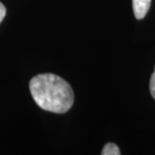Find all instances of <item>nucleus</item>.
<instances>
[{"label": "nucleus", "mask_w": 155, "mask_h": 155, "mask_svg": "<svg viewBox=\"0 0 155 155\" xmlns=\"http://www.w3.org/2000/svg\"><path fill=\"white\" fill-rule=\"evenodd\" d=\"M33 100L51 113H67L74 105V91L67 81L54 74H39L29 82Z\"/></svg>", "instance_id": "obj_1"}, {"label": "nucleus", "mask_w": 155, "mask_h": 155, "mask_svg": "<svg viewBox=\"0 0 155 155\" xmlns=\"http://www.w3.org/2000/svg\"><path fill=\"white\" fill-rule=\"evenodd\" d=\"M133 11L137 19H143L151 5V0H132Z\"/></svg>", "instance_id": "obj_2"}, {"label": "nucleus", "mask_w": 155, "mask_h": 155, "mask_svg": "<svg viewBox=\"0 0 155 155\" xmlns=\"http://www.w3.org/2000/svg\"><path fill=\"white\" fill-rule=\"evenodd\" d=\"M102 155H120V149L115 143H107L101 152Z\"/></svg>", "instance_id": "obj_3"}, {"label": "nucleus", "mask_w": 155, "mask_h": 155, "mask_svg": "<svg viewBox=\"0 0 155 155\" xmlns=\"http://www.w3.org/2000/svg\"><path fill=\"white\" fill-rule=\"evenodd\" d=\"M150 93H151V96H152L153 99L155 100V69L150 79Z\"/></svg>", "instance_id": "obj_4"}, {"label": "nucleus", "mask_w": 155, "mask_h": 155, "mask_svg": "<svg viewBox=\"0 0 155 155\" xmlns=\"http://www.w3.org/2000/svg\"><path fill=\"white\" fill-rule=\"evenodd\" d=\"M5 14H6V8H5V6L0 2V23H1L2 20L4 19Z\"/></svg>", "instance_id": "obj_5"}]
</instances>
